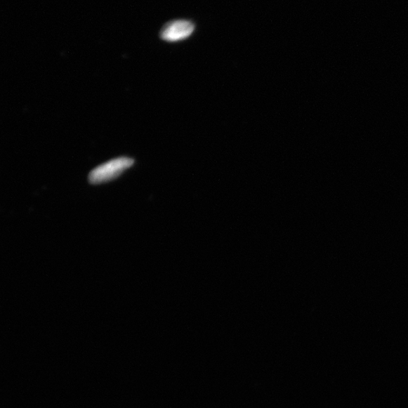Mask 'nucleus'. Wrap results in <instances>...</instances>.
<instances>
[{
  "label": "nucleus",
  "mask_w": 408,
  "mask_h": 408,
  "mask_svg": "<svg viewBox=\"0 0 408 408\" xmlns=\"http://www.w3.org/2000/svg\"><path fill=\"white\" fill-rule=\"evenodd\" d=\"M134 164L131 158L122 157L113 159L99 165L88 175V181L92 184H101L112 180L121 175Z\"/></svg>",
  "instance_id": "1"
},
{
  "label": "nucleus",
  "mask_w": 408,
  "mask_h": 408,
  "mask_svg": "<svg viewBox=\"0 0 408 408\" xmlns=\"http://www.w3.org/2000/svg\"><path fill=\"white\" fill-rule=\"evenodd\" d=\"M196 25L187 19H177L169 22L162 28L160 36L163 41L174 43L185 41L195 32Z\"/></svg>",
  "instance_id": "2"
}]
</instances>
